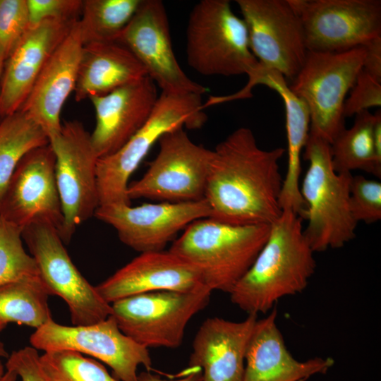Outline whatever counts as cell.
Listing matches in <instances>:
<instances>
[{
    "label": "cell",
    "mask_w": 381,
    "mask_h": 381,
    "mask_svg": "<svg viewBox=\"0 0 381 381\" xmlns=\"http://www.w3.org/2000/svg\"><path fill=\"white\" fill-rule=\"evenodd\" d=\"M286 150L260 148L253 131L240 127L212 150L204 199L210 218L235 225H271L282 212Z\"/></svg>",
    "instance_id": "1"
},
{
    "label": "cell",
    "mask_w": 381,
    "mask_h": 381,
    "mask_svg": "<svg viewBox=\"0 0 381 381\" xmlns=\"http://www.w3.org/2000/svg\"><path fill=\"white\" fill-rule=\"evenodd\" d=\"M303 222L296 212L282 210L253 263L229 292L231 302L248 315L266 313L280 298L306 288L316 262Z\"/></svg>",
    "instance_id": "2"
},
{
    "label": "cell",
    "mask_w": 381,
    "mask_h": 381,
    "mask_svg": "<svg viewBox=\"0 0 381 381\" xmlns=\"http://www.w3.org/2000/svg\"><path fill=\"white\" fill-rule=\"evenodd\" d=\"M270 225H235L197 219L169 250L195 267L205 285L229 294L249 270L270 234Z\"/></svg>",
    "instance_id": "3"
},
{
    "label": "cell",
    "mask_w": 381,
    "mask_h": 381,
    "mask_svg": "<svg viewBox=\"0 0 381 381\" xmlns=\"http://www.w3.org/2000/svg\"><path fill=\"white\" fill-rule=\"evenodd\" d=\"M303 159L308 167L301 195L306 204L304 236L312 250L340 248L356 236L358 223L350 206L351 173H337L332 164L330 143L309 133Z\"/></svg>",
    "instance_id": "4"
},
{
    "label": "cell",
    "mask_w": 381,
    "mask_h": 381,
    "mask_svg": "<svg viewBox=\"0 0 381 381\" xmlns=\"http://www.w3.org/2000/svg\"><path fill=\"white\" fill-rule=\"evenodd\" d=\"M201 95L162 92L143 126L116 152L98 158L99 206L131 205L128 180L153 145L167 132L186 127L200 128L207 117Z\"/></svg>",
    "instance_id": "5"
},
{
    "label": "cell",
    "mask_w": 381,
    "mask_h": 381,
    "mask_svg": "<svg viewBox=\"0 0 381 381\" xmlns=\"http://www.w3.org/2000/svg\"><path fill=\"white\" fill-rule=\"evenodd\" d=\"M189 66L204 75H248L258 66L243 18L228 0H202L193 8L186 28Z\"/></svg>",
    "instance_id": "6"
},
{
    "label": "cell",
    "mask_w": 381,
    "mask_h": 381,
    "mask_svg": "<svg viewBox=\"0 0 381 381\" xmlns=\"http://www.w3.org/2000/svg\"><path fill=\"white\" fill-rule=\"evenodd\" d=\"M363 47L339 52H308L289 88L306 104L310 133L330 144L346 128L344 105L362 71Z\"/></svg>",
    "instance_id": "7"
},
{
    "label": "cell",
    "mask_w": 381,
    "mask_h": 381,
    "mask_svg": "<svg viewBox=\"0 0 381 381\" xmlns=\"http://www.w3.org/2000/svg\"><path fill=\"white\" fill-rule=\"evenodd\" d=\"M207 286L190 292L157 291L137 294L111 304L121 331L149 348L181 346L190 320L209 303Z\"/></svg>",
    "instance_id": "8"
},
{
    "label": "cell",
    "mask_w": 381,
    "mask_h": 381,
    "mask_svg": "<svg viewBox=\"0 0 381 381\" xmlns=\"http://www.w3.org/2000/svg\"><path fill=\"white\" fill-rule=\"evenodd\" d=\"M22 238L34 258L49 296L68 306L73 325H87L112 314L104 301L72 262L58 229L51 223L35 222L22 230Z\"/></svg>",
    "instance_id": "9"
},
{
    "label": "cell",
    "mask_w": 381,
    "mask_h": 381,
    "mask_svg": "<svg viewBox=\"0 0 381 381\" xmlns=\"http://www.w3.org/2000/svg\"><path fill=\"white\" fill-rule=\"evenodd\" d=\"M159 150L145 174L128 185L129 198L161 202H193L204 199L212 150L193 143L183 128L165 133Z\"/></svg>",
    "instance_id": "10"
},
{
    "label": "cell",
    "mask_w": 381,
    "mask_h": 381,
    "mask_svg": "<svg viewBox=\"0 0 381 381\" xmlns=\"http://www.w3.org/2000/svg\"><path fill=\"white\" fill-rule=\"evenodd\" d=\"M49 144L56 157L55 176L63 214L59 234L68 243L77 227L94 216L99 205L98 157L90 133L77 120L62 124L60 133L49 140Z\"/></svg>",
    "instance_id": "11"
},
{
    "label": "cell",
    "mask_w": 381,
    "mask_h": 381,
    "mask_svg": "<svg viewBox=\"0 0 381 381\" xmlns=\"http://www.w3.org/2000/svg\"><path fill=\"white\" fill-rule=\"evenodd\" d=\"M31 346L44 352L69 350L102 361L120 381H137L138 367L152 368L148 349L124 334L111 315L87 325H64L53 319L35 329L30 338Z\"/></svg>",
    "instance_id": "12"
},
{
    "label": "cell",
    "mask_w": 381,
    "mask_h": 381,
    "mask_svg": "<svg viewBox=\"0 0 381 381\" xmlns=\"http://www.w3.org/2000/svg\"><path fill=\"white\" fill-rule=\"evenodd\" d=\"M259 66L276 71L291 83L307 54L299 16L289 0H236Z\"/></svg>",
    "instance_id": "13"
},
{
    "label": "cell",
    "mask_w": 381,
    "mask_h": 381,
    "mask_svg": "<svg viewBox=\"0 0 381 381\" xmlns=\"http://www.w3.org/2000/svg\"><path fill=\"white\" fill-rule=\"evenodd\" d=\"M308 52H339L381 37L380 0H289Z\"/></svg>",
    "instance_id": "14"
},
{
    "label": "cell",
    "mask_w": 381,
    "mask_h": 381,
    "mask_svg": "<svg viewBox=\"0 0 381 381\" xmlns=\"http://www.w3.org/2000/svg\"><path fill=\"white\" fill-rule=\"evenodd\" d=\"M118 42L127 47L162 92L202 95L208 88L190 79L173 50L169 19L160 0H142Z\"/></svg>",
    "instance_id": "15"
},
{
    "label": "cell",
    "mask_w": 381,
    "mask_h": 381,
    "mask_svg": "<svg viewBox=\"0 0 381 381\" xmlns=\"http://www.w3.org/2000/svg\"><path fill=\"white\" fill-rule=\"evenodd\" d=\"M55 163L49 143L32 149L20 159L0 200L1 219L21 230L35 222H47L59 231L63 214Z\"/></svg>",
    "instance_id": "16"
},
{
    "label": "cell",
    "mask_w": 381,
    "mask_h": 381,
    "mask_svg": "<svg viewBox=\"0 0 381 381\" xmlns=\"http://www.w3.org/2000/svg\"><path fill=\"white\" fill-rule=\"evenodd\" d=\"M94 216L111 226L120 241L141 253L163 250L193 222L210 217L205 199L193 202L99 206Z\"/></svg>",
    "instance_id": "17"
},
{
    "label": "cell",
    "mask_w": 381,
    "mask_h": 381,
    "mask_svg": "<svg viewBox=\"0 0 381 381\" xmlns=\"http://www.w3.org/2000/svg\"><path fill=\"white\" fill-rule=\"evenodd\" d=\"M206 286L199 271L169 250L141 253L95 286L108 303L157 291L190 292Z\"/></svg>",
    "instance_id": "18"
},
{
    "label": "cell",
    "mask_w": 381,
    "mask_h": 381,
    "mask_svg": "<svg viewBox=\"0 0 381 381\" xmlns=\"http://www.w3.org/2000/svg\"><path fill=\"white\" fill-rule=\"evenodd\" d=\"M158 97L156 84L145 75L107 95L88 98L95 110L90 138L98 158L116 152L143 126Z\"/></svg>",
    "instance_id": "19"
},
{
    "label": "cell",
    "mask_w": 381,
    "mask_h": 381,
    "mask_svg": "<svg viewBox=\"0 0 381 381\" xmlns=\"http://www.w3.org/2000/svg\"><path fill=\"white\" fill-rule=\"evenodd\" d=\"M84 42L78 20L52 53L20 108L44 131L49 140L61 130V112L74 92Z\"/></svg>",
    "instance_id": "20"
},
{
    "label": "cell",
    "mask_w": 381,
    "mask_h": 381,
    "mask_svg": "<svg viewBox=\"0 0 381 381\" xmlns=\"http://www.w3.org/2000/svg\"><path fill=\"white\" fill-rule=\"evenodd\" d=\"M78 20H46L28 30L4 66L0 119L20 109L48 59Z\"/></svg>",
    "instance_id": "21"
},
{
    "label": "cell",
    "mask_w": 381,
    "mask_h": 381,
    "mask_svg": "<svg viewBox=\"0 0 381 381\" xmlns=\"http://www.w3.org/2000/svg\"><path fill=\"white\" fill-rule=\"evenodd\" d=\"M258 315L234 322L206 319L198 330L189 368H200L203 381H243L245 357Z\"/></svg>",
    "instance_id": "22"
},
{
    "label": "cell",
    "mask_w": 381,
    "mask_h": 381,
    "mask_svg": "<svg viewBox=\"0 0 381 381\" xmlns=\"http://www.w3.org/2000/svg\"><path fill=\"white\" fill-rule=\"evenodd\" d=\"M273 308L269 315L257 320L245 357L243 381H304L325 373L334 364L331 358L320 357L300 361L286 346Z\"/></svg>",
    "instance_id": "23"
},
{
    "label": "cell",
    "mask_w": 381,
    "mask_h": 381,
    "mask_svg": "<svg viewBox=\"0 0 381 381\" xmlns=\"http://www.w3.org/2000/svg\"><path fill=\"white\" fill-rule=\"evenodd\" d=\"M257 85H264L276 91L285 107L288 144V164L279 198L282 210H291L304 217L306 204L300 192L301 156L310 132V114L306 103L290 90L284 77L272 70L258 68L248 75L244 87L248 92Z\"/></svg>",
    "instance_id": "24"
},
{
    "label": "cell",
    "mask_w": 381,
    "mask_h": 381,
    "mask_svg": "<svg viewBox=\"0 0 381 381\" xmlns=\"http://www.w3.org/2000/svg\"><path fill=\"white\" fill-rule=\"evenodd\" d=\"M147 75L134 54L118 42H89L83 45L75 99L102 96Z\"/></svg>",
    "instance_id": "25"
},
{
    "label": "cell",
    "mask_w": 381,
    "mask_h": 381,
    "mask_svg": "<svg viewBox=\"0 0 381 381\" xmlns=\"http://www.w3.org/2000/svg\"><path fill=\"white\" fill-rule=\"evenodd\" d=\"M374 115L368 110L355 115L353 126L343 130L330 144L332 164L337 173L361 170L380 179L376 162L373 126Z\"/></svg>",
    "instance_id": "26"
},
{
    "label": "cell",
    "mask_w": 381,
    "mask_h": 381,
    "mask_svg": "<svg viewBox=\"0 0 381 381\" xmlns=\"http://www.w3.org/2000/svg\"><path fill=\"white\" fill-rule=\"evenodd\" d=\"M49 296L40 275L0 286V321L40 328L52 319Z\"/></svg>",
    "instance_id": "27"
},
{
    "label": "cell",
    "mask_w": 381,
    "mask_h": 381,
    "mask_svg": "<svg viewBox=\"0 0 381 381\" xmlns=\"http://www.w3.org/2000/svg\"><path fill=\"white\" fill-rule=\"evenodd\" d=\"M49 143L44 131L23 111L0 119V200L20 159L32 149Z\"/></svg>",
    "instance_id": "28"
},
{
    "label": "cell",
    "mask_w": 381,
    "mask_h": 381,
    "mask_svg": "<svg viewBox=\"0 0 381 381\" xmlns=\"http://www.w3.org/2000/svg\"><path fill=\"white\" fill-rule=\"evenodd\" d=\"M142 0H85L78 25L84 44L117 42Z\"/></svg>",
    "instance_id": "29"
},
{
    "label": "cell",
    "mask_w": 381,
    "mask_h": 381,
    "mask_svg": "<svg viewBox=\"0 0 381 381\" xmlns=\"http://www.w3.org/2000/svg\"><path fill=\"white\" fill-rule=\"evenodd\" d=\"M49 381H120L96 359L69 350H54L40 356Z\"/></svg>",
    "instance_id": "30"
},
{
    "label": "cell",
    "mask_w": 381,
    "mask_h": 381,
    "mask_svg": "<svg viewBox=\"0 0 381 381\" xmlns=\"http://www.w3.org/2000/svg\"><path fill=\"white\" fill-rule=\"evenodd\" d=\"M22 230L0 217V286L38 276L34 258L23 246Z\"/></svg>",
    "instance_id": "31"
},
{
    "label": "cell",
    "mask_w": 381,
    "mask_h": 381,
    "mask_svg": "<svg viewBox=\"0 0 381 381\" xmlns=\"http://www.w3.org/2000/svg\"><path fill=\"white\" fill-rule=\"evenodd\" d=\"M30 28L27 0H0V67Z\"/></svg>",
    "instance_id": "32"
},
{
    "label": "cell",
    "mask_w": 381,
    "mask_h": 381,
    "mask_svg": "<svg viewBox=\"0 0 381 381\" xmlns=\"http://www.w3.org/2000/svg\"><path fill=\"white\" fill-rule=\"evenodd\" d=\"M350 206L357 223L373 224L381 219V183L362 175L352 176Z\"/></svg>",
    "instance_id": "33"
},
{
    "label": "cell",
    "mask_w": 381,
    "mask_h": 381,
    "mask_svg": "<svg viewBox=\"0 0 381 381\" xmlns=\"http://www.w3.org/2000/svg\"><path fill=\"white\" fill-rule=\"evenodd\" d=\"M83 1L27 0L30 28L46 20H78Z\"/></svg>",
    "instance_id": "34"
},
{
    "label": "cell",
    "mask_w": 381,
    "mask_h": 381,
    "mask_svg": "<svg viewBox=\"0 0 381 381\" xmlns=\"http://www.w3.org/2000/svg\"><path fill=\"white\" fill-rule=\"evenodd\" d=\"M344 105L345 118L381 105V83L361 71Z\"/></svg>",
    "instance_id": "35"
},
{
    "label": "cell",
    "mask_w": 381,
    "mask_h": 381,
    "mask_svg": "<svg viewBox=\"0 0 381 381\" xmlns=\"http://www.w3.org/2000/svg\"><path fill=\"white\" fill-rule=\"evenodd\" d=\"M40 356L32 346L13 351L7 358L6 370L16 373L20 381H49L42 368Z\"/></svg>",
    "instance_id": "36"
},
{
    "label": "cell",
    "mask_w": 381,
    "mask_h": 381,
    "mask_svg": "<svg viewBox=\"0 0 381 381\" xmlns=\"http://www.w3.org/2000/svg\"><path fill=\"white\" fill-rule=\"evenodd\" d=\"M362 71L381 83V37L374 38L364 46Z\"/></svg>",
    "instance_id": "37"
},
{
    "label": "cell",
    "mask_w": 381,
    "mask_h": 381,
    "mask_svg": "<svg viewBox=\"0 0 381 381\" xmlns=\"http://www.w3.org/2000/svg\"><path fill=\"white\" fill-rule=\"evenodd\" d=\"M189 370L190 372L186 376L174 380L162 379L147 370L138 374L137 381H203L202 372L200 368H189Z\"/></svg>",
    "instance_id": "38"
},
{
    "label": "cell",
    "mask_w": 381,
    "mask_h": 381,
    "mask_svg": "<svg viewBox=\"0 0 381 381\" xmlns=\"http://www.w3.org/2000/svg\"><path fill=\"white\" fill-rule=\"evenodd\" d=\"M373 135L377 165L381 167V111H377L374 114Z\"/></svg>",
    "instance_id": "39"
},
{
    "label": "cell",
    "mask_w": 381,
    "mask_h": 381,
    "mask_svg": "<svg viewBox=\"0 0 381 381\" xmlns=\"http://www.w3.org/2000/svg\"><path fill=\"white\" fill-rule=\"evenodd\" d=\"M0 381H20L16 373L11 370H6L3 376L0 378Z\"/></svg>",
    "instance_id": "40"
},
{
    "label": "cell",
    "mask_w": 381,
    "mask_h": 381,
    "mask_svg": "<svg viewBox=\"0 0 381 381\" xmlns=\"http://www.w3.org/2000/svg\"><path fill=\"white\" fill-rule=\"evenodd\" d=\"M7 324L0 321V333L6 327ZM8 354L6 350L4 343L0 340V358H8Z\"/></svg>",
    "instance_id": "41"
},
{
    "label": "cell",
    "mask_w": 381,
    "mask_h": 381,
    "mask_svg": "<svg viewBox=\"0 0 381 381\" xmlns=\"http://www.w3.org/2000/svg\"><path fill=\"white\" fill-rule=\"evenodd\" d=\"M6 372V368L5 365L3 364L0 359V378L3 376L4 373Z\"/></svg>",
    "instance_id": "42"
},
{
    "label": "cell",
    "mask_w": 381,
    "mask_h": 381,
    "mask_svg": "<svg viewBox=\"0 0 381 381\" xmlns=\"http://www.w3.org/2000/svg\"><path fill=\"white\" fill-rule=\"evenodd\" d=\"M2 72H3V69L0 67V82H1V78L2 75Z\"/></svg>",
    "instance_id": "43"
}]
</instances>
